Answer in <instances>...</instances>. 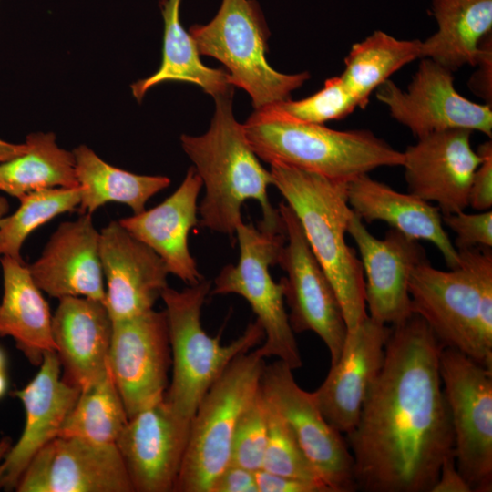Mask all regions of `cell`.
Wrapping results in <instances>:
<instances>
[{
    "label": "cell",
    "instance_id": "1",
    "mask_svg": "<svg viewBox=\"0 0 492 492\" xmlns=\"http://www.w3.org/2000/svg\"><path fill=\"white\" fill-rule=\"evenodd\" d=\"M444 346L413 313L392 325L382 368L345 436L357 490L431 492L454 435L439 373Z\"/></svg>",
    "mask_w": 492,
    "mask_h": 492
},
{
    "label": "cell",
    "instance_id": "2",
    "mask_svg": "<svg viewBox=\"0 0 492 492\" xmlns=\"http://www.w3.org/2000/svg\"><path fill=\"white\" fill-rule=\"evenodd\" d=\"M233 93L231 90L213 97L215 110L207 132L180 136L181 147L205 187V196L198 209L199 223L233 237L242 221V204L255 200L262 211L259 225L269 231H284L279 210L268 198L271 173L260 163L242 124L234 117Z\"/></svg>",
    "mask_w": 492,
    "mask_h": 492
},
{
    "label": "cell",
    "instance_id": "3",
    "mask_svg": "<svg viewBox=\"0 0 492 492\" xmlns=\"http://www.w3.org/2000/svg\"><path fill=\"white\" fill-rule=\"evenodd\" d=\"M275 186L297 216L308 244L338 297L347 331L367 315L361 260L345 241L354 211L346 181L282 165H271Z\"/></svg>",
    "mask_w": 492,
    "mask_h": 492
},
{
    "label": "cell",
    "instance_id": "4",
    "mask_svg": "<svg viewBox=\"0 0 492 492\" xmlns=\"http://www.w3.org/2000/svg\"><path fill=\"white\" fill-rule=\"evenodd\" d=\"M257 157L324 177L350 181L380 167L402 166L404 155L367 129L335 130L295 121L266 109L242 124Z\"/></svg>",
    "mask_w": 492,
    "mask_h": 492
},
{
    "label": "cell",
    "instance_id": "5",
    "mask_svg": "<svg viewBox=\"0 0 492 492\" xmlns=\"http://www.w3.org/2000/svg\"><path fill=\"white\" fill-rule=\"evenodd\" d=\"M210 289L211 282L203 279L182 291L168 286L160 297L165 303L172 364L164 399L177 415L188 421L230 363L264 340L257 321L228 344H221L220 334L210 336L200 316Z\"/></svg>",
    "mask_w": 492,
    "mask_h": 492
},
{
    "label": "cell",
    "instance_id": "6",
    "mask_svg": "<svg viewBox=\"0 0 492 492\" xmlns=\"http://www.w3.org/2000/svg\"><path fill=\"white\" fill-rule=\"evenodd\" d=\"M189 33L200 55L225 66L231 84L250 95L255 110L289 98L311 77L283 74L270 66L269 29L254 0H222L208 24L193 25Z\"/></svg>",
    "mask_w": 492,
    "mask_h": 492
},
{
    "label": "cell",
    "instance_id": "7",
    "mask_svg": "<svg viewBox=\"0 0 492 492\" xmlns=\"http://www.w3.org/2000/svg\"><path fill=\"white\" fill-rule=\"evenodd\" d=\"M265 367L257 349L235 357L200 400L190 421L175 492H210L231 463L237 422L260 390Z\"/></svg>",
    "mask_w": 492,
    "mask_h": 492
},
{
    "label": "cell",
    "instance_id": "8",
    "mask_svg": "<svg viewBox=\"0 0 492 492\" xmlns=\"http://www.w3.org/2000/svg\"><path fill=\"white\" fill-rule=\"evenodd\" d=\"M235 234L240 249L238 263L221 269L210 294L243 297L264 332L263 343L257 348L260 354L275 356L297 369L302 361L284 307V285L282 280L275 282L270 273L286 241L285 231H272L242 220Z\"/></svg>",
    "mask_w": 492,
    "mask_h": 492
},
{
    "label": "cell",
    "instance_id": "9",
    "mask_svg": "<svg viewBox=\"0 0 492 492\" xmlns=\"http://www.w3.org/2000/svg\"><path fill=\"white\" fill-rule=\"evenodd\" d=\"M439 373L454 435L456 466L472 492L492 491V369L443 347Z\"/></svg>",
    "mask_w": 492,
    "mask_h": 492
},
{
    "label": "cell",
    "instance_id": "10",
    "mask_svg": "<svg viewBox=\"0 0 492 492\" xmlns=\"http://www.w3.org/2000/svg\"><path fill=\"white\" fill-rule=\"evenodd\" d=\"M408 292L419 315L444 347L453 348L492 369V344L484 337L476 276L459 257L450 271L425 259L411 272Z\"/></svg>",
    "mask_w": 492,
    "mask_h": 492
},
{
    "label": "cell",
    "instance_id": "11",
    "mask_svg": "<svg viewBox=\"0 0 492 492\" xmlns=\"http://www.w3.org/2000/svg\"><path fill=\"white\" fill-rule=\"evenodd\" d=\"M278 210L286 241L277 264L285 272L284 302L294 333L313 332L330 353L331 364L340 357L347 327L333 284L313 253L302 227L292 208L281 202Z\"/></svg>",
    "mask_w": 492,
    "mask_h": 492
},
{
    "label": "cell",
    "instance_id": "12",
    "mask_svg": "<svg viewBox=\"0 0 492 492\" xmlns=\"http://www.w3.org/2000/svg\"><path fill=\"white\" fill-rule=\"evenodd\" d=\"M261 391L284 419L302 453L330 491L357 490L354 457L345 437L326 421L312 393L299 386L292 369L279 359L265 364Z\"/></svg>",
    "mask_w": 492,
    "mask_h": 492
},
{
    "label": "cell",
    "instance_id": "13",
    "mask_svg": "<svg viewBox=\"0 0 492 492\" xmlns=\"http://www.w3.org/2000/svg\"><path fill=\"white\" fill-rule=\"evenodd\" d=\"M405 89L388 79L376 90L391 117L416 138L447 129H467L492 137V106L473 102L455 87L453 72L430 58H420Z\"/></svg>",
    "mask_w": 492,
    "mask_h": 492
},
{
    "label": "cell",
    "instance_id": "14",
    "mask_svg": "<svg viewBox=\"0 0 492 492\" xmlns=\"http://www.w3.org/2000/svg\"><path fill=\"white\" fill-rule=\"evenodd\" d=\"M170 364L165 310L113 321L108 367L128 419L164 399Z\"/></svg>",
    "mask_w": 492,
    "mask_h": 492
},
{
    "label": "cell",
    "instance_id": "15",
    "mask_svg": "<svg viewBox=\"0 0 492 492\" xmlns=\"http://www.w3.org/2000/svg\"><path fill=\"white\" fill-rule=\"evenodd\" d=\"M18 492H134L116 444L56 436L33 457Z\"/></svg>",
    "mask_w": 492,
    "mask_h": 492
},
{
    "label": "cell",
    "instance_id": "16",
    "mask_svg": "<svg viewBox=\"0 0 492 492\" xmlns=\"http://www.w3.org/2000/svg\"><path fill=\"white\" fill-rule=\"evenodd\" d=\"M190 426L165 399L128 419L116 446L134 492H175Z\"/></svg>",
    "mask_w": 492,
    "mask_h": 492
},
{
    "label": "cell",
    "instance_id": "17",
    "mask_svg": "<svg viewBox=\"0 0 492 492\" xmlns=\"http://www.w3.org/2000/svg\"><path fill=\"white\" fill-rule=\"evenodd\" d=\"M347 232L355 242L365 282L368 315L383 324H397L413 314L408 282L413 269L425 261L418 241L390 229L377 239L354 213Z\"/></svg>",
    "mask_w": 492,
    "mask_h": 492
},
{
    "label": "cell",
    "instance_id": "18",
    "mask_svg": "<svg viewBox=\"0 0 492 492\" xmlns=\"http://www.w3.org/2000/svg\"><path fill=\"white\" fill-rule=\"evenodd\" d=\"M472 131L447 129L417 138L403 151L408 192L438 204L442 214L464 210L481 156L470 143Z\"/></svg>",
    "mask_w": 492,
    "mask_h": 492
},
{
    "label": "cell",
    "instance_id": "19",
    "mask_svg": "<svg viewBox=\"0 0 492 492\" xmlns=\"http://www.w3.org/2000/svg\"><path fill=\"white\" fill-rule=\"evenodd\" d=\"M391 327L367 315L347 331L339 359L323 384L312 393L326 421L341 434L356 425L367 393L384 359Z\"/></svg>",
    "mask_w": 492,
    "mask_h": 492
},
{
    "label": "cell",
    "instance_id": "20",
    "mask_svg": "<svg viewBox=\"0 0 492 492\" xmlns=\"http://www.w3.org/2000/svg\"><path fill=\"white\" fill-rule=\"evenodd\" d=\"M99 232L104 303L112 321L152 310L168 287L169 271L163 261L118 220L110 221Z\"/></svg>",
    "mask_w": 492,
    "mask_h": 492
},
{
    "label": "cell",
    "instance_id": "21",
    "mask_svg": "<svg viewBox=\"0 0 492 492\" xmlns=\"http://www.w3.org/2000/svg\"><path fill=\"white\" fill-rule=\"evenodd\" d=\"M79 393L80 388L63 378L56 353H45L36 376L23 389L13 393L24 405L26 423L18 442L0 464V489H15L33 457L58 436Z\"/></svg>",
    "mask_w": 492,
    "mask_h": 492
},
{
    "label": "cell",
    "instance_id": "22",
    "mask_svg": "<svg viewBox=\"0 0 492 492\" xmlns=\"http://www.w3.org/2000/svg\"><path fill=\"white\" fill-rule=\"evenodd\" d=\"M99 236L91 214L60 223L39 258L28 266L37 287L58 300L80 296L104 302Z\"/></svg>",
    "mask_w": 492,
    "mask_h": 492
},
{
    "label": "cell",
    "instance_id": "23",
    "mask_svg": "<svg viewBox=\"0 0 492 492\" xmlns=\"http://www.w3.org/2000/svg\"><path fill=\"white\" fill-rule=\"evenodd\" d=\"M202 180L190 167L179 188L161 203L119 223L135 238L152 249L169 273L193 285L204 278L189 250V233L199 222L197 200Z\"/></svg>",
    "mask_w": 492,
    "mask_h": 492
},
{
    "label": "cell",
    "instance_id": "24",
    "mask_svg": "<svg viewBox=\"0 0 492 492\" xmlns=\"http://www.w3.org/2000/svg\"><path fill=\"white\" fill-rule=\"evenodd\" d=\"M112 329L103 302L80 296L59 299L52 333L67 383L81 390L108 372Z\"/></svg>",
    "mask_w": 492,
    "mask_h": 492
},
{
    "label": "cell",
    "instance_id": "25",
    "mask_svg": "<svg viewBox=\"0 0 492 492\" xmlns=\"http://www.w3.org/2000/svg\"><path fill=\"white\" fill-rule=\"evenodd\" d=\"M347 200L363 221H384L406 237L429 241L450 269L458 266V251L444 229L438 207L409 192H398L368 174L348 181Z\"/></svg>",
    "mask_w": 492,
    "mask_h": 492
},
{
    "label": "cell",
    "instance_id": "26",
    "mask_svg": "<svg viewBox=\"0 0 492 492\" xmlns=\"http://www.w3.org/2000/svg\"><path fill=\"white\" fill-rule=\"evenodd\" d=\"M1 265L0 336H11L29 362L40 365L45 353L56 350L49 305L23 261L2 256Z\"/></svg>",
    "mask_w": 492,
    "mask_h": 492
},
{
    "label": "cell",
    "instance_id": "27",
    "mask_svg": "<svg viewBox=\"0 0 492 492\" xmlns=\"http://www.w3.org/2000/svg\"><path fill=\"white\" fill-rule=\"evenodd\" d=\"M437 30L421 45L430 58L452 72L474 67L481 41L492 34V0H432Z\"/></svg>",
    "mask_w": 492,
    "mask_h": 492
},
{
    "label": "cell",
    "instance_id": "28",
    "mask_svg": "<svg viewBox=\"0 0 492 492\" xmlns=\"http://www.w3.org/2000/svg\"><path fill=\"white\" fill-rule=\"evenodd\" d=\"M181 0H165L162 61L159 68L147 78L131 86L133 96L141 100L147 91L163 81H184L196 85L213 97L234 90L230 75L223 68L205 66L197 46L179 18Z\"/></svg>",
    "mask_w": 492,
    "mask_h": 492
},
{
    "label": "cell",
    "instance_id": "29",
    "mask_svg": "<svg viewBox=\"0 0 492 492\" xmlns=\"http://www.w3.org/2000/svg\"><path fill=\"white\" fill-rule=\"evenodd\" d=\"M72 152L81 190L80 214H92L109 202L125 204L138 214L146 210L151 197L170 184L165 176L138 175L111 166L85 145Z\"/></svg>",
    "mask_w": 492,
    "mask_h": 492
},
{
    "label": "cell",
    "instance_id": "30",
    "mask_svg": "<svg viewBox=\"0 0 492 492\" xmlns=\"http://www.w3.org/2000/svg\"><path fill=\"white\" fill-rule=\"evenodd\" d=\"M26 150L0 163V191L20 199L43 189L78 187L73 152L58 147L53 133L26 137Z\"/></svg>",
    "mask_w": 492,
    "mask_h": 492
},
{
    "label": "cell",
    "instance_id": "31",
    "mask_svg": "<svg viewBox=\"0 0 492 492\" xmlns=\"http://www.w3.org/2000/svg\"><path fill=\"white\" fill-rule=\"evenodd\" d=\"M422 40L397 39L381 30L354 44L340 75L364 108L370 95L404 66L421 58Z\"/></svg>",
    "mask_w": 492,
    "mask_h": 492
},
{
    "label": "cell",
    "instance_id": "32",
    "mask_svg": "<svg viewBox=\"0 0 492 492\" xmlns=\"http://www.w3.org/2000/svg\"><path fill=\"white\" fill-rule=\"evenodd\" d=\"M128 417L109 370L80 390L60 429V436L116 444Z\"/></svg>",
    "mask_w": 492,
    "mask_h": 492
},
{
    "label": "cell",
    "instance_id": "33",
    "mask_svg": "<svg viewBox=\"0 0 492 492\" xmlns=\"http://www.w3.org/2000/svg\"><path fill=\"white\" fill-rule=\"evenodd\" d=\"M79 187L50 188L29 192L19 199V208L0 220V255L23 261L21 248L35 230L56 216L78 208Z\"/></svg>",
    "mask_w": 492,
    "mask_h": 492
},
{
    "label": "cell",
    "instance_id": "34",
    "mask_svg": "<svg viewBox=\"0 0 492 492\" xmlns=\"http://www.w3.org/2000/svg\"><path fill=\"white\" fill-rule=\"evenodd\" d=\"M356 108V98L336 76L327 78L323 87L310 97L299 100L289 97L261 109L299 122L324 124L344 118Z\"/></svg>",
    "mask_w": 492,
    "mask_h": 492
},
{
    "label": "cell",
    "instance_id": "35",
    "mask_svg": "<svg viewBox=\"0 0 492 492\" xmlns=\"http://www.w3.org/2000/svg\"><path fill=\"white\" fill-rule=\"evenodd\" d=\"M266 404L268 440L261 469L327 487L302 453L284 419L267 400Z\"/></svg>",
    "mask_w": 492,
    "mask_h": 492
},
{
    "label": "cell",
    "instance_id": "36",
    "mask_svg": "<svg viewBox=\"0 0 492 492\" xmlns=\"http://www.w3.org/2000/svg\"><path fill=\"white\" fill-rule=\"evenodd\" d=\"M267 440V404L260 386L237 422L232 437L231 463L253 472L261 469Z\"/></svg>",
    "mask_w": 492,
    "mask_h": 492
},
{
    "label": "cell",
    "instance_id": "37",
    "mask_svg": "<svg viewBox=\"0 0 492 492\" xmlns=\"http://www.w3.org/2000/svg\"><path fill=\"white\" fill-rule=\"evenodd\" d=\"M443 224L447 226L455 234L454 246L457 251L492 246V211L485 210L479 213H466L464 210L442 214Z\"/></svg>",
    "mask_w": 492,
    "mask_h": 492
},
{
    "label": "cell",
    "instance_id": "38",
    "mask_svg": "<svg viewBox=\"0 0 492 492\" xmlns=\"http://www.w3.org/2000/svg\"><path fill=\"white\" fill-rule=\"evenodd\" d=\"M482 159L472 178L469 190V205L478 211L492 207V142L479 145L477 150Z\"/></svg>",
    "mask_w": 492,
    "mask_h": 492
},
{
    "label": "cell",
    "instance_id": "39",
    "mask_svg": "<svg viewBox=\"0 0 492 492\" xmlns=\"http://www.w3.org/2000/svg\"><path fill=\"white\" fill-rule=\"evenodd\" d=\"M479 47V55L474 66L477 69L471 76L468 86L485 104L492 106V34L481 41Z\"/></svg>",
    "mask_w": 492,
    "mask_h": 492
},
{
    "label": "cell",
    "instance_id": "40",
    "mask_svg": "<svg viewBox=\"0 0 492 492\" xmlns=\"http://www.w3.org/2000/svg\"><path fill=\"white\" fill-rule=\"evenodd\" d=\"M210 492H258L255 472L230 463L215 477Z\"/></svg>",
    "mask_w": 492,
    "mask_h": 492
},
{
    "label": "cell",
    "instance_id": "41",
    "mask_svg": "<svg viewBox=\"0 0 492 492\" xmlns=\"http://www.w3.org/2000/svg\"><path fill=\"white\" fill-rule=\"evenodd\" d=\"M258 492H329L324 486L270 473L255 472Z\"/></svg>",
    "mask_w": 492,
    "mask_h": 492
},
{
    "label": "cell",
    "instance_id": "42",
    "mask_svg": "<svg viewBox=\"0 0 492 492\" xmlns=\"http://www.w3.org/2000/svg\"><path fill=\"white\" fill-rule=\"evenodd\" d=\"M431 492H472L456 466L454 453L444 459Z\"/></svg>",
    "mask_w": 492,
    "mask_h": 492
},
{
    "label": "cell",
    "instance_id": "43",
    "mask_svg": "<svg viewBox=\"0 0 492 492\" xmlns=\"http://www.w3.org/2000/svg\"><path fill=\"white\" fill-rule=\"evenodd\" d=\"M26 144H15L0 139V163L21 155L26 150Z\"/></svg>",
    "mask_w": 492,
    "mask_h": 492
},
{
    "label": "cell",
    "instance_id": "44",
    "mask_svg": "<svg viewBox=\"0 0 492 492\" xmlns=\"http://www.w3.org/2000/svg\"><path fill=\"white\" fill-rule=\"evenodd\" d=\"M11 446V439L9 437H4L0 440V461L4 459Z\"/></svg>",
    "mask_w": 492,
    "mask_h": 492
},
{
    "label": "cell",
    "instance_id": "45",
    "mask_svg": "<svg viewBox=\"0 0 492 492\" xmlns=\"http://www.w3.org/2000/svg\"><path fill=\"white\" fill-rule=\"evenodd\" d=\"M7 390V377L5 370H0V399L5 395Z\"/></svg>",
    "mask_w": 492,
    "mask_h": 492
},
{
    "label": "cell",
    "instance_id": "46",
    "mask_svg": "<svg viewBox=\"0 0 492 492\" xmlns=\"http://www.w3.org/2000/svg\"><path fill=\"white\" fill-rule=\"evenodd\" d=\"M9 203L4 196H0V220L7 213Z\"/></svg>",
    "mask_w": 492,
    "mask_h": 492
},
{
    "label": "cell",
    "instance_id": "47",
    "mask_svg": "<svg viewBox=\"0 0 492 492\" xmlns=\"http://www.w3.org/2000/svg\"><path fill=\"white\" fill-rule=\"evenodd\" d=\"M0 370H5V356L0 348Z\"/></svg>",
    "mask_w": 492,
    "mask_h": 492
},
{
    "label": "cell",
    "instance_id": "48",
    "mask_svg": "<svg viewBox=\"0 0 492 492\" xmlns=\"http://www.w3.org/2000/svg\"><path fill=\"white\" fill-rule=\"evenodd\" d=\"M165 0H159L160 4H162Z\"/></svg>",
    "mask_w": 492,
    "mask_h": 492
}]
</instances>
